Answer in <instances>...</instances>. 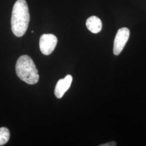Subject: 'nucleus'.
<instances>
[{"label":"nucleus","mask_w":146,"mask_h":146,"mask_svg":"<svg viewBox=\"0 0 146 146\" xmlns=\"http://www.w3.org/2000/svg\"><path fill=\"white\" fill-rule=\"evenodd\" d=\"M30 21L29 8L26 0H17L14 5L11 18V31L17 37L23 36L26 33Z\"/></svg>","instance_id":"1"},{"label":"nucleus","mask_w":146,"mask_h":146,"mask_svg":"<svg viewBox=\"0 0 146 146\" xmlns=\"http://www.w3.org/2000/svg\"><path fill=\"white\" fill-rule=\"evenodd\" d=\"M117 145L116 144V142L115 141H111L110 142H108V143H106L104 145H99L100 146H115Z\"/></svg>","instance_id":"8"},{"label":"nucleus","mask_w":146,"mask_h":146,"mask_svg":"<svg viewBox=\"0 0 146 146\" xmlns=\"http://www.w3.org/2000/svg\"><path fill=\"white\" fill-rule=\"evenodd\" d=\"M73 81L70 75H67L65 78L60 79L55 86L54 94L58 99H61L70 88Z\"/></svg>","instance_id":"5"},{"label":"nucleus","mask_w":146,"mask_h":146,"mask_svg":"<svg viewBox=\"0 0 146 146\" xmlns=\"http://www.w3.org/2000/svg\"><path fill=\"white\" fill-rule=\"evenodd\" d=\"M130 35V31L127 28H122L117 32L114 42L113 52L119 55L123 50Z\"/></svg>","instance_id":"4"},{"label":"nucleus","mask_w":146,"mask_h":146,"mask_svg":"<svg viewBox=\"0 0 146 146\" xmlns=\"http://www.w3.org/2000/svg\"><path fill=\"white\" fill-rule=\"evenodd\" d=\"M10 138V132L5 127L0 128V146L5 145Z\"/></svg>","instance_id":"7"},{"label":"nucleus","mask_w":146,"mask_h":146,"mask_svg":"<svg viewBox=\"0 0 146 146\" xmlns=\"http://www.w3.org/2000/svg\"><path fill=\"white\" fill-rule=\"evenodd\" d=\"M58 38L51 34H43L40 38L39 46L41 52L45 55L51 54L57 45Z\"/></svg>","instance_id":"3"},{"label":"nucleus","mask_w":146,"mask_h":146,"mask_svg":"<svg viewBox=\"0 0 146 146\" xmlns=\"http://www.w3.org/2000/svg\"><path fill=\"white\" fill-rule=\"evenodd\" d=\"M86 26L89 31L94 34H97L101 31L102 24L98 17L92 16L87 20Z\"/></svg>","instance_id":"6"},{"label":"nucleus","mask_w":146,"mask_h":146,"mask_svg":"<svg viewBox=\"0 0 146 146\" xmlns=\"http://www.w3.org/2000/svg\"><path fill=\"white\" fill-rule=\"evenodd\" d=\"M16 73L21 80L29 84H35L39 80L38 70L31 58L22 55L18 58L16 64Z\"/></svg>","instance_id":"2"}]
</instances>
